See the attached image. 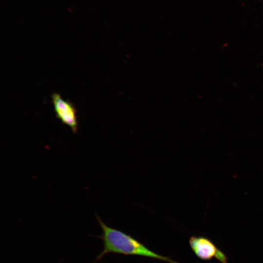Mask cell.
Returning <instances> with one entry per match:
<instances>
[{
    "instance_id": "6da1fadb",
    "label": "cell",
    "mask_w": 263,
    "mask_h": 263,
    "mask_svg": "<svg viewBox=\"0 0 263 263\" xmlns=\"http://www.w3.org/2000/svg\"><path fill=\"white\" fill-rule=\"evenodd\" d=\"M96 217L102 230L101 234L97 237L103 244V249L95 258L96 262L109 253H114L142 256L169 263H181L170 257L162 256L153 251L131 235L109 226L98 215Z\"/></svg>"
},
{
    "instance_id": "7a4b0ae2",
    "label": "cell",
    "mask_w": 263,
    "mask_h": 263,
    "mask_svg": "<svg viewBox=\"0 0 263 263\" xmlns=\"http://www.w3.org/2000/svg\"><path fill=\"white\" fill-rule=\"evenodd\" d=\"M188 243L191 250L199 259L207 261L215 258L221 263H228L226 255L208 238L193 235L189 238Z\"/></svg>"
},
{
    "instance_id": "3957f363",
    "label": "cell",
    "mask_w": 263,
    "mask_h": 263,
    "mask_svg": "<svg viewBox=\"0 0 263 263\" xmlns=\"http://www.w3.org/2000/svg\"><path fill=\"white\" fill-rule=\"evenodd\" d=\"M51 98L56 117L76 133L78 131V120L75 105L69 100L63 99L58 93H53Z\"/></svg>"
}]
</instances>
